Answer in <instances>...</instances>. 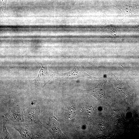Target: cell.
Returning a JSON list of instances; mask_svg holds the SVG:
<instances>
[{"mask_svg": "<svg viewBox=\"0 0 139 139\" xmlns=\"http://www.w3.org/2000/svg\"><path fill=\"white\" fill-rule=\"evenodd\" d=\"M49 114L48 123L42 124L51 133L54 138H55L59 137L62 135L63 133L60 129L59 123L56 121L54 116L53 109L49 110Z\"/></svg>", "mask_w": 139, "mask_h": 139, "instance_id": "7a4b0ae2", "label": "cell"}, {"mask_svg": "<svg viewBox=\"0 0 139 139\" xmlns=\"http://www.w3.org/2000/svg\"><path fill=\"white\" fill-rule=\"evenodd\" d=\"M40 110V108L38 104L29 106L23 109L25 120L28 122H35L39 121L38 116Z\"/></svg>", "mask_w": 139, "mask_h": 139, "instance_id": "3957f363", "label": "cell"}, {"mask_svg": "<svg viewBox=\"0 0 139 139\" xmlns=\"http://www.w3.org/2000/svg\"><path fill=\"white\" fill-rule=\"evenodd\" d=\"M5 115L7 120L14 123L24 122L25 121L23 109L18 107L10 108Z\"/></svg>", "mask_w": 139, "mask_h": 139, "instance_id": "277c9868", "label": "cell"}, {"mask_svg": "<svg viewBox=\"0 0 139 139\" xmlns=\"http://www.w3.org/2000/svg\"><path fill=\"white\" fill-rule=\"evenodd\" d=\"M67 115L69 118H72L75 116V111L72 108H70L67 111Z\"/></svg>", "mask_w": 139, "mask_h": 139, "instance_id": "ba28073f", "label": "cell"}, {"mask_svg": "<svg viewBox=\"0 0 139 139\" xmlns=\"http://www.w3.org/2000/svg\"><path fill=\"white\" fill-rule=\"evenodd\" d=\"M33 122L28 123H14L12 125L19 133L21 137L24 139L34 138H36V127Z\"/></svg>", "mask_w": 139, "mask_h": 139, "instance_id": "6da1fadb", "label": "cell"}, {"mask_svg": "<svg viewBox=\"0 0 139 139\" xmlns=\"http://www.w3.org/2000/svg\"><path fill=\"white\" fill-rule=\"evenodd\" d=\"M3 129L1 135V138L2 139H12V135L7 131L6 127L5 124L6 120L3 118Z\"/></svg>", "mask_w": 139, "mask_h": 139, "instance_id": "52a82bcc", "label": "cell"}, {"mask_svg": "<svg viewBox=\"0 0 139 139\" xmlns=\"http://www.w3.org/2000/svg\"><path fill=\"white\" fill-rule=\"evenodd\" d=\"M59 75L63 77L71 79L84 77L95 80V77L88 74L81 67L78 66H75L69 71L60 73Z\"/></svg>", "mask_w": 139, "mask_h": 139, "instance_id": "8992f818", "label": "cell"}, {"mask_svg": "<svg viewBox=\"0 0 139 139\" xmlns=\"http://www.w3.org/2000/svg\"><path fill=\"white\" fill-rule=\"evenodd\" d=\"M41 67L39 71L38 75L34 80L35 83L38 87L43 88L49 81L50 75L48 70L47 62L40 64Z\"/></svg>", "mask_w": 139, "mask_h": 139, "instance_id": "5b68a950", "label": "cell"}]
</instances>
